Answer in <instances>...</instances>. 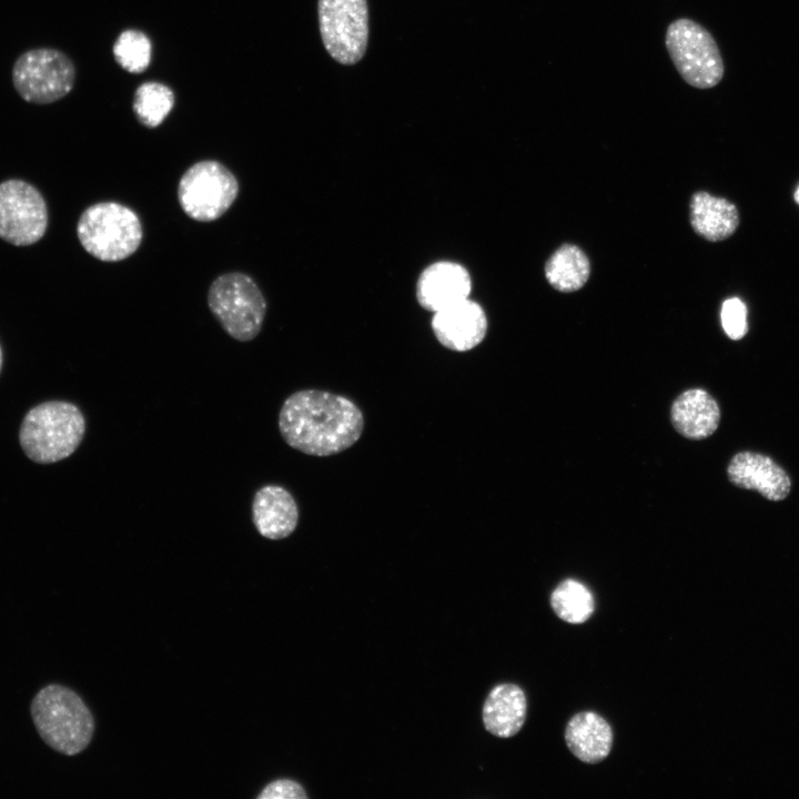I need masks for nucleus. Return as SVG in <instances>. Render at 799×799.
<instances>
[{"mask_svg":"<svg viewBox=\"0 0 799 799\" xmlns=\"http://www.w3.org/2000/svg\"><path fill=\"white\" fill-rule=\"evenodd\" d=\"M239 193L235 175L221 162L204 160L191 165L181 176L178 200L184 213L199 222L221 218Z\"/></svg>","mask_w":799,"mask_h":799,"instance_id":"nucleus-8","label":"nucleus"},{"mask_svg":"<svg viewBox=\"0 0 799 799\" xmlns=\"http://www.w3.org/2000/svg\"><path fill=\"white\" fill-rule=\"evenodd\" d=\"M173 105L172 90L160 82H145L134 93L133 111L138 120L148 128L160 125Z\"/></svg>","mask_w":799,"mask_h":799,"instance_id":"nucleus-21","label":"nucleus"},{"mask_svg":"<svg viewBox=\"0 0 799 799\" xmlns=\"http://www.w3.org/2000/svg\"><path fill=\"white\" fill-rule=\"evenodd\" d=\"M80 244L93 257L118 262L132 255L143 237L136 213L118 202H99L88 206L77 224Z\"/></svg>","mask_w":799,"mask_h":799,"instance_id":"nucleus-4","label":"nucleus"},{"mask_svg":"<svg viewBox=\"0 0 799 799\" xmlns=\"http://www.w3.org/2000/svg\"><path fill=\"white\" fill-rule=\"evenodd\" d=\"M318 23L327 53L338 63L352 65L365 54L368 42L366 0H318Z\"/></svg>","mask_w":799,"mask_h":799,"instance_id":"nucleus-9","label":"nucleus"},{"mask_svg":"<svg viewBox=\"0 0 799 799\" xmlns=\"http://www.w3.org/2000/svg\"><path fill=\"white\" fill-rule=\"evenodd\" d=\"M30 711L39 736L53 750L74 756L89 746L94 719L70 688L57 684L45 686L34 696Z\"/></svg>","mask_w":799,"mask_h":799,"instance_id":"nucleus-3","label":"nucleus"},{"mask_svg":"<svg viewBox=\"0 0 799 799\" xmlns=\"http://www.w3.org/2000/svg\"><path fill=\"white\" fill-rule=\"evenodd\" d=\"M208 305L224 331L240 342L257 336L266 313L260 287L251 276L240 272L222 274L212 282Z\"/></svg>","mask_w":799,"mask_h":799,"instance_id":"nucleus-5","label":"nucleus"},{"mask_svg":"<svg viewBox=\"0 0 799 799\" xmlns=\"http://www.w3.org/2000/svg\"><path fill=\"white\" fill-rule=\"evenodd\" d=\"M81 409L67 401L42 402L24 415L19 443L28 458L38 464H52L71 456L85 434Z\"/></svg>","mask_w":799,"mask_h":799,"instance_id":"nucleus-2","label":"nucleus"},{"mask_svg":"<svg viewBox=\"0 0 799 799\" xmlns=\"http://www.w3.org/2000/svg\"><path fill=\"white\" fill-rule=\"evenodd\" d=\"M669 57L686 83L697 89L716 87L725 73L724 60L711 33L688 18L674 20L666 30Z\"/></svg>","mask_w":799,"mask_h":799,"instance_id":"nucleus-6","label":"nucleus"},{"mask_svg":"<svg viewBox=\"0 0 799 799\" xmlns=\"http://www.w3.org/2000/svg\"><path fill=\"white\" fill-rule=\"evenodd\" d=\"M590 274L586 254L576 245L564 244L548 259L545 276L560 292H574L584 286Z\"/></svg>","mask_w":799,"mask_h":799,"instance_id":"nucleus-19","label":"nucleus"},{"mask_svg":"<svg viewBox=\"0 0 799 799\" xmlns=\"http://www.w3.org/2000/svg\"><path fill=\"white\" fill-rule=\"evenodd\" d=\"M259 799H305L304 788L291 779H279L270 782L257 796Z\"/></svg>","mask_w":799,"mask_h":799,"instance_id":"nucleus-24","label":"nucleus"},{"mask_svg":"<svg viewBox=\"0 0 799 799\" xmlns=\"http://www.w3.org/2000/svg\"><path fill=\"white\" fill-rule=\"evenodd\" d=\"M2 362H3V355H2V350H1V346H0V372H1V368H2Z\"/></svg>","mask_w":799,"mask_h":799,"instance_id":"nucleus-25","label":"nucleus"},{"mask_svg":"<svg viewBox=\"0 0 799 799\" xmlns=\"http://www.w3.org/2000/svg\"><path fill=\"white\" fill-rule=\"evenodd\" d=\"M364 417L350 398L322 390H301L283 402L279 413L282 438L311 456H331L361 437Z\"/></svg>","mask_w":799,"mask_h":799,"instance_id":"nucleus-1","label":"nucleus"},{"mask_svg":"<svg viewBox=\"0 0 799 799\" xmlns=\"http://www.w3.org/2000/svg\"><path fill=\"white\" fill-rule=\"evenodd\" d=\"M554 613L569 624H583L595 610V600L590 590L578 580H563L550 595Z\"/></svg>","mask_w":799,"mask_h":799,"instance_id":"nucleus-20","label":"nucleus"},{"mask_svg":"<svg viewBox=\"0 0 799 799\" xmlns=\"http://www.w3.org/2000/svg\"><path fill=\"white\" fill-rule=\"evenodd\" d=\"M795 200H796L797 203L799 204V188H798L797 191L795 192Z\"/></svg>","mask_w":799,"mask_h":799,"instance_id":"nucleus-26","label":"nucleus"},{"mask_svg":"<svg viewBox=\"0 0 799 799\" xmlns=\"http://www.w3.org/2000/svg\"><path fill=\"white\" fill-rule=\"evenodd\" d=\"M151 52L150 39L139 30L123 31L113 45L117 62L132 73H140L149 67Z\"/></svg>","mask_w":799,"mask_h":799,"instance_id":"nucleus-22","label":"nucleus"},{"mask_svg":"<svg viewBox=\"0 0 799 799\" xmlns=\"http://www.w3.org/2000/svg\"><path fill=\"white\" fill-rule=\"evenodd\" d=\"M526 696L515 684H500L488 694L483 706L485 729L500 738L515 736L526 718Z\"/></svg>","mask_w":799,"mask_h":799,"instance_id":"nucleus-17","label":"nucleus"},{"mask_svg":"<svg viewBox=\"0 0 799 799\" xmlns=\"http://www.w3.org/2000/svg\"><path fill=\"white\" fill-rule=\"evenodd\" d=\"M252 520L261 536L274 540L283 539L297 526L299 507L286 488L265 485L254 494Z\"/></svg>","mask_w":799,"mask_h":799,"instance_id":"nucleus-14","label":"nucleus"},{"mask_svg":"<svg viewBox=\"0 0 799 799\" xmlns=\"http://www.w3.org/2000/svg\"><path fill=\"white\" fill-rule=\"evenodd\" d=\"M689 208L692 229L708 241H722L739 225L738 210L727 199L698 191L692 194Z\"/></svg>","mask_w":799,"mask_h":799,"instance_id":"nucleus-18","label":"nucleus"},{"mask_svg":"<svg viewBox=\"0 0 799 799\" xmlns=\"http://www.w3.org/2000/svg\"><path fill=\"white\" fill-rule=\"evenodd\" d=\"M565 741L572 754L586 763L603 761L613 747V730L601 716L581 711L568 721Z\"/></svg>","mask_w":799,"mask_h":799,"instance_id":"nucleus-16","label":"nucleus"},{"mask_svg":"<svg viewBox=\"0 0 799 799\" xmlns=\"http://www.w3.org/2000/svg\"><path fill=\"white\" fill-rule=\"evenodd\" d=\"M48 226L41 193L30 183L11 179L0 183V237L16 246L38 242Z\"/></svg>","mask_w":799,"mask_h":799,"instance_id":"nucleus-10","label":"nucleus"},{"mask_svg":"<svg viewBox=\"0 0 799 799\" xmlns=\"http://www.w3.org/2000/svg\"><path fill=\"white\" fill-rule=\"evenodd\" d=\"M732 484L759 492L770 500H782L790 492L791 482L787 473L770 457L741 452L736 454L727 469Z\"/></svg>","mask_w":799,"mask_h":799,"instance_id":"nucleus-13","label":"nucleus"},{"mask_svg":"<svg viewBox=\"0 0 799 799\" xmlns=\"http://www.w3.org/2000/svg\"><path fill=\"white\" fill-rule=\"evenodd\" d=\"M432 328L443 346L466 352L484 340L487 317L482 306L468 297L435 312Z\"/></svg>","mask_w":799,"mask_h":799,"instance_id":"nucleus-11","label":"nucleus"},{"mask_svg":"<svg viewBox=\"0 0 799 799\" xmlns=\"http://www.w3.org/2000/svg\"><path fill=\"white\" fill-rule=\"evenodd\" d=\"M720 409L714 397L701 388L681 393L672 403L671 422L685 437L702 439L718 427Z\"/></svg>","mask_w":799,"mask_h":799,"instance_id":"nucleus-15","label":"nucleus"},{"mask_svg":"<svg viewBox=\"0 0 799 799\" xmlns=\"http://www.w3.org/2000/svg\"><path fill=\"white\" fill-rule=\"evenodd\" d=\"M472 280L461 264L441 261L427 266L417 281L418 303L431 312H437L468 299Z\"/></svg>","mask_w":799,"mask_h":799,"instance_id":"nucleus-12","label":"nucleus"},{"mask_svg":"<svg viewBox=\"0 0 799 799\" xmlns=\"http://www.w3.org/2000/svg\"><path fill=\"white\" fill-rule=\"evenodd\" d=\"M720 321L722 328L731 340H740L748 331L747 309L738 297L726 300L721 305Z\"/></svg>","mask_w":799,"mask_h":799,"instance_id":"nucleus-23","label":"nucleus"},{"mask_svg":"<svg viewBox=\"0 0 799 799\" xmlns=\"http://www.w3.org/2000/svg\"><path fill=\"white\" fill-rule=\"evenodd\" d=\"M75 67L62 51L36 48L20 54L12 67V83L27 102L50 104L68 95L75 82Z\"/></svg>","mask_w":799,"mask_h":799,"instance_id":"nucleus-7","label":"nucleus"}]
</instances>
